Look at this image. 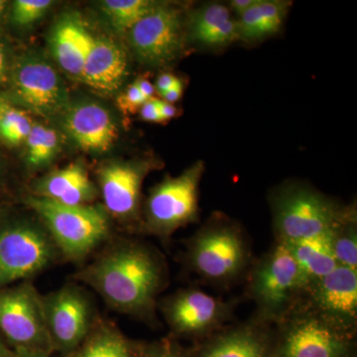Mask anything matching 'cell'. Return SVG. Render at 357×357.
I'll return each instance as SVG.
<instances>
[{
	"mask_svg": "<svg viewBox=\"0 0 357 357\" xmlns=\"http://www.w3.org/2000/svg\"><path fill=\"white\" fill-rule=\"evenodd\" d=\"M0 331L16 347L53 349L45 324L42 296L30 282L0 290Z\"/></svg>",
	"mask_w": 357,
	"mask_h": 357,
	"instance_id": "cell-12",
	"label": "cell"
},
{
	"mask_svg": "<svg viewBox=\"0 0 357 357\" xmlns=\"http://www.w3.org/2000/svg\"><path fill=\"white\" fill-rule=\"evenodd\" d=\"M273 357H356V331L301 302L273 326Z\"/></svg>",
	"mask_w": 357,
	"mask_h": 357,
	"instance_id": "cell-4",
	"label": "cell"
},
{
	"mask_svg": "<svg viewBox=\"0 0 357 357\" xmlns=\"http://www.w3.org/2000/svg\"><path fill=\"white\" fill-rule=\"evenodd\" d=\"M289 2L277 0H257L255 3L258 20L257 40L276 34L281 29Z\"/></svg>",
	"mask_w": 357,
	"mask_h": 357,
	"instance_id": "cell-27",
	"label": "cell"
},
{
	"mask_svg": "<svg viewBox=\"0 0 357 357\" xmlns=\"http://www.w3.org/2000/svg\"><path fill=\"white\" fill-rule=\"evenodd\" d=\"M26 143V161L32 169L50 165L61 149L60 135L55 129L33 123Z\"/></svg>",
	"mask_w": 357,
	"mask_h": 357,
	"instance_id": "cell-25",
	"label": "cell"
},
{
	"mask_svg": "<svg viewBox=\"0 0 357 357\" xmlns=\"http://www.w3.org/2000/svg\"><path fill=\"white\" fill-rule=\"evenodd\" d=\"M160 306L174 335L199 342L232 321L236 304L192 287L168 296Z\"/></svg>",
	"mask_w": 357,
	"mask_h": 357,
	"instance_id": "cell-9",
	"label": "cell"
},
{
	"mask_svg": "<svg viewBox=\"0 0 357 357\" xmlns=\"http://www.w3.org/2000/svg\"><path fill=\"white\" fill-rule=\"evenodd\" d=\"M180 79H178L177 77L174 76V75L170 74V73H163V74L160 75L156 79V84H155V89L160 93V95H163L167 91H169L171 88H173L176 84Z\"/></svg>",
	"mask_w": 357,
	"mask_h": 357,
	"instance_id": "cell-33",
	"label": "cell"
},
{
	"mask_svg": "<svg viewBox=\"0 0 357 357\" xmlns=\"http://www.w3.org/2000/svg\"><path fill=\"white\" fill-rule=\"evenodd\" d=\"M185 261L204 283L230 288L245 280L253 262L251 244L241 225L218 215L185 243Z\"/></svg>",
	"mask_w": 357,
	"mask_h": 357,
	"instance_id": "cell-2",
	"label": "cell"
},
{
	"mask_svg": "<svg viewBox=\"0 0 357 357\" xmlns=\"http://www.w3.org/2000/svg\"><path fill=\"white\" fill-rule=\"evenodd\" d=\"M33 196L64 206L91 204L98 189L83 164L72 163L40 178L33 185Z\"/></svg>",
	"mask_w": 357,
	"mask_h": 357,
	"instance_id": "cell-19",
	"label": "cell"
},
{
	"mask_svg": "<svg viewBox=\"0 0 357 357\" xmlns=\"http://www.w3.org/2000/svg\"><path fill=\"white\" fill-rule=\"evenodd\" d=\"M6 1L0 0V18H1L2 14H3L4 9H6Z\"/></svg>",
	"mask_w": 357,
	"mask_h": 357,
	"instance_id": "cell-42",
	"label": "cell"
},
{
	"mask_svg": "<svg viewBox=\"0 0 357 357\" xmlns=\"http://www.w3.org/2000/svg\"><path fill=\"white\" fill-rule=\"evenodd\" d=\"M149 171V163L141 161H112L100 167L98 185L109 215L124 222L139 220L141 189Z\"/></svg>",
	"mask_w": 357,
	"mask_h": 357,
	"instance_id": "cell-14",
	"label": "cell"
},
{
	"mask_svg": "<svg viewBox=\"0 0 357 357\" xmlns=\"http://www.w3.org/2000/svg\"><path fill=\"white\" fill-rule=\"evenodd\" d=\"M126 35L134 55L142 64H168L182 50V15L170 4L157 2Z\"/></svg>",
	"mask_w": 357,
	"mask_h": 357,
	"instance_id": "cell-13",
	"label": "cell"
},
{
	"mask_svg": "<svg viewBox=\"0 0 357 357\" xmlns=\"http://www.w3.org/2000/svg\"><path fill=\"white\" fill-rule=\"evenodd\" d=\"M10 76V65L6 47L0 42V84L6 83Z\"/></svg>",
	"mask_w": 357,
	"mask_h": 357,
	"instance_id": "cell-34",
	"label": "cell"
},
{
	"mask_svg": "<svg viewBox=\"0 0 357 357\" xmlns=\"http://www.w3.org/2000/svg\"><path fill=\"white\" fill-rule=\"evenodd\" d=\"M45 324L52 347L66 356L75 351L95 325V307L88 294L76 284H68L42 296Z\"/></svg>",
	"mask_w": 357,
	"mask_h": 357,
	"instance_id": "cell-10",
	"label": "cell"
},
{
	"mask_svg": "<svg viewBox=\"0 0 357 357\" xmlns=\"http://www.w3.org/2000/svg\"><path fill=\"white\" fill-rule=\"evenodd\" d=\"M11 105H9L8 102H6L3 98H0V119H1L2 115L6 114L7 110L11 109Z\"/></svg>",
	"mask_w": 357,
	"mask_h": 357,
	"instance_id": "cell-40",
	"label": "cell"
},
{
	"mask_svg": "<svg viewBox=\"0 0 357 357\" xmlns=\"http://www.w3.org/2000/svg\"><path fill=\"white\" fill-rule=\"evenodd\" d=\"M158 98H151L141 105L140 117L144 121L162 123L161 116L159 114Z\"/></svg>",
	"mask_w": 357,
	"mask_h": 357,
	"instance_id": "cell-32",
	"label": "cell"
},
{
	"mask_svg": "<svg viewBox=\"0 0 357 357\" xmlns=\"http://www.w3.org/2000/svg\"><path fill=\"white\" fill-rule=\"evenodd\" d=\"M183 95V84L181 83V81H178L173 88L167 91L165 93H163L162 96H163L164 100L166 102L174 103L177 102L181 98H182Z\"/></svg>",
	"mask_w": 357,
	"mask_h": 357,
	"instance_id": "cell-37",
	"label": "cell"
},
{
	"mask_svg": "<svg viewBox=\"0 0 357 357\" xmlns=\"http://www.w3.org/2000/svg\"><path fill=\"white\" fill-rule=\"evenodd\" d=\"M91 32L74 16L59 21L50 37L52 55L69 76L81 81Z\"/></svg>",
	"mask_w": 357,
	"mask_h": 357,
	"instance_id": "cell-20",
	"label": "cell"
},
{
	"mask_svg": "<svg viewBox=\"0 0 357 357\" xmlns=\"http://www.w3.org/2000/svg\"><path fill=\"white\" fill-rule=\"evenodd\" d=\"M114 311L155 323L160 294L168 286L169 270L158 249L137 241L110 244L75 274Z\"/></svg>",
	"mask_w": 357,
	"mask_h": 357,
	"instance_id": "cell-1",
	"label": "cell"
},
{
	"mask_svg": "<svg viewBox=\"0 0 357 357\" xmlns=\"http://www.w3.org/2000/svg\"><path fill=\"white\" fill-rule=\"evenodd\" d=\"M26 204L41 218L66 259L81 261L109 236V215L102 206H64L33 195Z\"/></svg>",
	"mask_w": 357,
	"mask_h": 357,
	"instance_id": "cell-6",
	"label": "cell"
},
{
	"mask_svg": "<svg viewBox=\"0 0 357 357\" xmlns=\"http://www.w3.org/2000/svg\"><path fill=\"white\" fill-rule=\"evenodd\" d=\"M306 302L321 316L349 330L356 331L357 271L337 266L312 284Z\"/></svg>",
	"mask_w": 357,
	"mask_h": 357,
	"instance_id": "cell-16",
	"label": "cell"
},
{
	"mask_svg": "<svg viewBox=\"0 0 357 357\" xmlns=\"http://www.w3.org/2000/svg\"><path fill=\"white\" fill-rule=\"evenodd\" d=\"M356 210L349 206L344 217L331 232V244L338 266L357 271Z\"/></svg>",
	"mask_w": 357,
	"mask_h": 357,
	"instance_id": "cell-24",
	"label": "cell"
},
{
	"mask_svg": "<svg viewBox=\"0 0 357 357\" xmlns=\"http://www.w3.org/2000/svg\"><path fill=\"white\" fill-rule=\"evenodd\" d=\"M158 107L162 123H166V122L171 121V119H175L178 115V110L172 103L166 102L165 100H159Z\"/></svg>",
	"mask_w": 357,
	"mask_h": 357,
	"instance_id": "cell-35",
	"label": "cell"
},
{
	"mask_svg": "<svg viewBox=\"0 0 357 357\" xmlns=\"http://www.w3.org/2000/svg\"><path fill=\"white\" fill-rule=\"evenodd\" d=\"M204 172L203 161L196 162L176 177H167L148 196L143 229L161 239L199 218V184Z\"/></svg>",
	"mask_w": 357,
	"mask_h": 357,
	"instance_id": "cell-7",
	"label": "cell"
},
{
	"mask_svg": "<svg viewBox=\"0 0 357 357\" xmlns=\"http://www.w3.org/2000/svg\"><path fill=\"white\" fill-rule=\"evenodd\" d=\"M9 77L17 102L34 114L50 117L69 105L64 81L42 56H23L13 65Z\"/></svg>",
	"mask_w": 357,
	"mask_h": 357,
	"instance_id": "cell-11",
	"label": "cell"
},
{
	"mask_svg": "<svg viewBox=\"0 0 357 357\" xmlns=\"http://www.w3.org/2000/svg\"><path fill=\"white\" fill-rule=\"evenodd\" d=\"M140 357H189V354L181 349L173 340H163L142 347Z\"/></svg>",
	"mask_w": 357,
	"mask_h": 357,
	"instance_id": "cell-30",
	"label": "cell"
},
{
	"mask_svg": "<svg viewBox=\"0 0 357 357\" xmlns=\"http://www.w3.org/2000/svg\"><path fill=\"white\" fill-rule=\"evenodd\" d=\"M50 352L47 349L17 347L14 357H49L50 356Z\"/></svg>",
	"mask_w": 357,
	"mask_h": 357,
	"instance_id": "cell-36",
	"label": "cell"
},
{
	"mask_svg": "<svg viewBox=\"0 0 357 357\" xmlns=\"http://www.w3.org/2000/svg\"><path fill=\"white\" fill-rule=\"evenodd\" d=\"M189 27L192 40L208 48L225 47L238 39L236 21L222 3L199 7L192 13Z\"/></svg>",
	"mask_w": 357,
	"mask_h": 357,
	"instance_id": "cell-21",
	"label": "cell"
},
{
	"mask_svg": "<svg viewBox=\"0 0 357 357\" xmlns=\"http://www.w3.org/2000/svg\"><path fill=\"white\" fill-rule=\"evenodd\" d=\"M128 75V57L121 47L109 37L91 33L81 82L103 95H112Z\"/></svg>",
	"mask_w": 357,
	"mask_h": 357,
	"instance_id": "cell-18",
	"label": "cell"
},
{
	"mask_svg": "<svg viewBox=\"0 0 357 357\" xmlns=\"http://www.w3.org/2000/svg\"><path fill=\"white\" fill-rule=\"evenodd\" d=\"M147 98L141 93L135 82L122 91L117 98V107L124 114H135L140 109L141 105L146 102Z\"/></svg>",
	"mask_w": 357,
	"mask_h": 357,
	"instance_id": "cell-31",
	"label": "cell"
},
{
	"mask_svg": "<svg viewBox=\"0 0 357 357\" xmlns=\"http://www.w3.org/2000/svg\"><path fill=\"white\" fill-rule=\"evenodd\" d=\"M135 83L137 84L141 93H142L147 100L153 98L156 89H155L153 84H152L149 79H145V77H140V79H136Z\"/></svg>",
	"mask_w": 357,
	"mask_h": 357,
	"instance_id": "cell-38",
	"label": "cell"
},
{
	"mask_svg": "<svg viewBox=\"0 0 357 357\" xmlns=\"http://www.w3.org/2000/svg\"><path fill=\"white\" fill-rule=\"evenodd\" d=\"M256 2V0H232L230 7L239 16L243 15Z\"/></svg>",
	"mask_w": 357,
	"mask_h": 357,
	"instance_id": "cell-39",
	"label": "cell"
},
{
	"mask_svg": "<svg viewBox=\"0 0 357 357\" xmlns=\"http://www.w3.org/2000/svg\"><path fill=\"white\" fill-rule=\"evenodd\" d=\"M286 246L292 253L301 273L307 282V290L312 284L330 274L338 266L331 244V234L312 237Z\"/></svg>",
	"mask_w": 357,
	"mask_h": 357,
	"instance_id": "cell-23",
	"label": "cell"
},
{
	"mask_svg": "<svg viewBox=\"0 0 357 357\" xmlns=\"http://www.w3.org/2000/svg\"><path fill=\"white\" fill-rule=\"evenodd\" d=\"M0 357H14V354L13 356H9V354H7L6 349H4L1 344H0Z\"/></svg>",
	"mask_w": 357,
	"mask_h": 357,
	"instance_id": "cell-41",
	"label": "cell"
},
{
	"mask_svg": "<svg viewBox=\"0 0 357 357\" xmlns=\"http://www.w3.org/2000/svg\"><path fill=\"white\" fill-rule=\"evenodd\" d=\"M156 3L150 0H105L100 7L115 31L126 34Z\"/></svg>",
	"mask_w": 357,
	"mask_h": 357,
	"instance_id": "cell-26",
	"label": "cell"
},
{
	"mask_svg": "<svg viewBox=\"0 0 357 357\" xmlns=\"http://www.w3.org/2000/svg\"><path fill=\"white\" fill-rule=\"evenodd\" d=\"M246 295L256 307L255 318L275 326L306 299L307 282L285 244L275 243L253 260L245 277Z\"/></svg>",
	"mask_w": 357,
	"mask_h": 357,
	"instance_id": "cell-3",
	"label": "cell"
},
{
	"mask_svg": "<svg viewBox=\"0 0 357 357\" xmlns=\"http://www.w3.org/2000/svg\"><path fill=\"white\" fill-rule=\"evenodd\" d=\"M63 126L70 139L84 151H109L119 138V128L109 110L100 103L77 102L63 112Z\"/></svg>",
	"mask_w": 357,
	"mask_h": 357,
	"instance_id": "cell-17",
	"label": "cell"
},
{
	"mask_svg": "<svg viewBox=\"0 0 357 357\" xmlns=\"http://www.w3.org/2000/svg\"><path fill=\"white\" fill-rule=\"evenodd\" d=\"M275 243L291 245L331 234L349 208L303 184H288L272 195Z\"/></svg>",
	"mask_w": 357,
	"mask_h": 357,
	"instance_id": "cell-5",
	"label": "cell"
},
{
	"mask_svg": "<svg viewBox=\"0 0 357 357\" xmlns=\"http://www.w3.org/2000/svg\"><path fill=\"white\" fill-rule=\"evenodd\" d=\"M59 255L43 223L17 222L0 227V290L42 273Z\"/></svg>",
	"mask_w": 357,
	"mask_h": 357,
	"instance_id": "cell-8",
	"label": "cell"
},
{
	"mask_svg": "<svg viewBox=\"0 0 357 357\" xmlns=\"http://www.w3.org/2000/svg\"><path fill=\"white\" fill-rule=\"evenodd\" d=\"M32 126L24 112L11 107L0 119V136L9 144H21L27 139Z\"/></svg>",
	"mask_w": 357,
	"mask_h": 357,
	"instance_id": "cell-28",
	"label": "cell"
},
{
	"mask_svg": "<svg viewBox=\"0 0 357 357\" xmlns=\"http://www.w3.org/2000/svg\"><path fill=\"white\" fill-rule=\"evenodd\" d=\"M273 326L253 317L198 342L189 357H273Z\"/></svg>",
	"mask_w": 357,
	"mask_h": 357,
	"instance_id": "cell-15",
	"label": "cell"
},
{
	"mask_svg": "<svg viewBox=\"0 0 357 357\" xmlns=\"http://www.w3.org/2000/svg\"><path fill=\"white\" fill-rule=\"evenodd\" d=\"M141 349L114 324L96 319L88 337L68 357H140Z\"/></svg>",
	"mask_w": 357,
	"mask_h": 357,
	"instance_id": "cell-22",
	"label": "cell"
},
{
	"mask_svg": "<svg viewBox=\"0 0 357 357\" xmlns=\"http://www.w3.org/2000/svg\"><path fill=\"white\" fill-rule=\"evenodd\" d=\"M52 4L51 0H16L13 8L14 23L20 26L31 25L43 17Z\"/></svg>",
	"mask_w": 357,
	"mask_h": 357,
	"instance_id": "cell-29",
	"label": "cell"
}]
</instances>
